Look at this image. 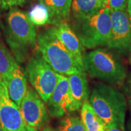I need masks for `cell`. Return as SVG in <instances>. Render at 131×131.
Returning <instances> with one entry per match:
<instances>
[{
	"label": "cell",
	"instance_id": "obj_11",
	"mask_svg": "<svg viewBox=\"0 0 131 131\" xmlns=\"http://www.w3.org/2000/svg\"><path fill=\"white\" fill-rule=\"evenodd\" d=\"M50 29L66 48L71 53L78 64L84 68L83 61V46L69 24L64 21H61L55 24V26Z\"/></svg>",
	"mask_w": 131,
	"mask_h": 131
},
{
	"label": "cell",
	"instance_id": "obj_8",
	"mask_svg": "<svg viewBox=\"0 0 131 131\" xmlns=\"http://www.w3.org/2000/svg\"><path fill=\"white\" fill-rule=\"evenodd\" d=\"M111 34L108 46L118 50L131 46V19L127 8L110 10Z\"/></svg>",
	"mask_w": 131,
	"mask_h": 131
},
{
	"label": "cell",
	"instance_id": "obj_4",
	"mask_svg": "<svg viewBox=\"0 0 131 131\" xmlns=\"http://www.w3.org/2000/svg\"><path fill=\"white\" fill-rule=\"evenodd\" d=\"M85 70L92 78H97L111 85H118L126 78L122 64L112 54L102 49H95L83 55Z\"/></svg>",
	"mask_w": 131,
	"mask_h": 131
},
{
	"label": "cell",
	"instance_id": "obj_12",
	"mask_svg": "<svg viewBox=\"0 0 131 131\" xmlns=\"http://www.w3.org/2000/svg\"><path fill=\"white\" fill-rule=\"evenodd\" d=\"M3 81L7 86L10 97L19 107L21 101L27 92V86L25 75L17 63Z\"/></svg>",
	"mask_w": 131,
	"mask_h": 131
},
{
	"label": "cell",
	"instance_id": "obj_21",
	"mask_svg": "<svg viewBox=\"0 0 131 131\" xmlns=\"http://www.w3.org/2000/svg\"><path fill=\"white\" fill-rule=\"evenodd\" d=\"M26 0H1V7L3 9H7L15 6H21L26 2Z\"/></svg>",
	"mask_w": 131,
	"mask_h": 131
},
{
	"label": "cell",
	"instance_id": "obj_2",
	"mask_svg": "<svg viewBox=\"0 0 131 131\" xmlns=\"http://www.w3.org/2000/svg\"><path fill=\"white\" fill-rule=\"evenodd\" d=\"M72 24V30L83 47L92 49L108 45L112 23L107 7L92 15L73 16Z\"/></svg>",
	"mask_w": 131,
	"mask_h": 131
},
{
	"label": "cell",
	"instance_id": "obj_22",
	"mask_svg": "<svg viewBox=\"0 0 131 131\" xmlns=\"http://www.w3.org/2000/svg\"><path fill=\"white\" fill-rule=\"evenodd\" d=\"M124 91L127 96L129 109L131 111V77L128 80L126 84L124 86Z\"/></svg>",
	"mask_w": 131,
	"mask_h": 131
},
{
	"label": "cell",
	"instance_id": "obj_18",
	"mask_svg": "<svg viewBox=\"0 0 131 131\" xmlns=\"http://www.w3.org/2000/svg\"><path fill=\"white\" fill-rule=\"evenodd\" d=\"M29 18L31 23L36 26H42L50 21V15L48 9L44 5L36 4L29 12Z\"/></svg>",
	"mask_w": 131,
	"mask_h": 131
},
{
	"label": "cell",
	"instance_id": "obj_23",
	"mask_svg": "<svg viewBox=\"0 0 131 131\" xmlns=\"http://www.w3.org/2000/svg\"><path fill=\"white\" fill-rule=\"evenodd\" d=\"M104 131H124V130H121V129L117 128V127L106 125L105 127H104Z\"/></svg>",
	"mask_w": 131,
	"mask_h": 131
},
{
	"label": "cell",
	"instance_id": "obj_27",
	"mask_svg": "<svg viewBox=\"0 0 131 131\" xmlns=\"http://www.w3.org/2000/svg\"><path fill=\"white\" fill-rule=\"evenodd\" d=\"M0 131H4V129H3L2 126H1V124H0Z\"/></svg>",
	"mask_w": 131,
	"mask_h": 131
},
{
	"label": "cell",
	"instance_id": "obj_9",
	"mask_svg": "<svg viewBox=\"0 0 131 131\" xmlns=\"http://www.w3.org/2000/svg\"><path fill=\"white\" fill-rule=\"evenodd\" d=\"M46 103L49 114L54 117H63L66 114L74 111L68 77L58 73L57 86Z\"/></svg>",
	"mask_w": 131,
	"mask_h": 131
},
{
	"label": "cell",
	"instance_id": "obj_26",
	"mask_svg": "<svg viewBox=\"0 0 131 131\" xmlns=\"http://www.w3.org/2000/svg\"><path fill=\"white\" fill-rule=\"evenodd\" d=\"M18 131H30V130H29V129H27V127H24V128L21 129V130H18Z\"/></svg>",
	"mask_w": 131,
	"mask_h": 131
},
{
	"label": "cell",
	"instance_id": "obj_10",
	"mask_svg": "<svg viewBox=\"0 0 131 131\" xmlns=\"http://www.w3.org/2000/svg\"><path fill=\"white\" fill-rule=\"evenodd\" d=\"M0 124L4 131H18L26 127L19 108L10 97L4 82L0 80Z\"/></svg>",
	"mask_w": 131,
	"mask_h": 131
},
{
	"label": "cell",
	"instance_id": "obj_20",
	"mask_svg": "<svg viewBox=\"0 0 131 131\" xmlns=\"http://www.w3.org/2000/svg\"><path fill=\"white\" fill-rule=\"evenodd\" d=\"M106 7L109 10H122L127 8L128 0H105Z\"/></svg>",
	"mask_w": 131,
	"mask_h": 131
},
{
	"label": "cell",
	"instance_id": "obj_17",
	"mask_svg": "<svg viewBox=\"0 0 131 131\" xmlns=\"http://www.w3.org/2000/svg\"><path fill=\"white\" fill-rule=\"evenodd\" d=\"M16 63L8 49L0 43V80L3 81Z\"/></svg>",
	"mask_w": 131,
	"mask_h": 131
},
{
	"label": "cell",
	"instance_id": "obj_13",
	"mask_svg": "<svg viewBox=\"0 0 131 131\" xmlns=\"http://www.w3.org/2000/svg\"><path fill=\"white\" fill-rule=\"evenodd\" d=\"M70 92L73 101V109L77 111L88 101L89 87L87 75L84 72L72 74L68 77Z\"/></svg>",
	"mask_w": 131,
	"mask_h": 131
},
{
	"label": "cell",
	"instance_id": "obj_19",
	"mask_svg": "<svg viewBox=\"0 0 131 131\" xmlns=\"http://www.w3.org/2000/svg\"><path fill=\"white\" fill-rule=\"evenodd\" d=\"M58 131H86V129L80 118L68 116L61 121Z\"/></svg>",
	"mask_w": 131,
	"mask_h": 131
},
{
	"label": "cell",
	"instance_id": "obj_15",
	"mask_svg": "<svg viewBox=\"0 0 131 131\" xmlns=\"http://www.w3.org/2000/svg\"><path fill=\"white\" fill-rule=\"evenodd\" d=\"M105 7V0H72L71 6L73 16L92 15Z\"/></svg>",
	"mask_w": 131,
	"mask_h": 131
},
{
	"label": "cell",
	"instance_id": "obj_30",
	"mask_svg": "<svg viewBox=\"0 0 131 131\" xmlns=\"http://www.w3.org/2000/svg\"><path fill=\"white\" fill-rule=\"evenodd\" d=\"M1 4V0H0V5Z\"/></svg>",
	"mask_w": 131,
	"mask_h": 131
},
{
	"label": "cell",
	"instance_id": "obj_16",
	"mask_svg": "<svg viewBox=\"0 0 131 131\" xmlns=\"http://www.w3.org/2000/svg\"><path fill=\"white\" fill-rule=\"evenodd\" d=\"M81 119L86 131H104L105 123L97 115L88 101L81 107Z\"/></svg>",
	"mask_w": 131,
	"mask_h": 131
},
{
	"label": "cell",
	"instance_id": "obj_1",
	"mask_svg": "<svg viewBox=\"0 0 131 131\" xmlns=\"http://www.w3.org/2000/svg\"><path fill=\"white\" fill-rule=\"evenodd\" d=\"M89 103L106 125L124 131L127 104L121 92L110 85L98 83L92 90Z\"/></svg>",
	"mask_w": 131,
	"mask_h": 131
},
{
	"label": "cell",
	"instance_id": "obj_28",
	"mask_svg": "<svg viewBox=\"0 0 131 131\" xmlns=\"http://www.w3.org/2000/svg\"><path fill=\"white\" fill-rule=\"evenodd\" d=\"M129 127H130V131H131V123H130V126H129Z\"/></svg>",
	"mask_w": 131,
	"mask_h": 131
},
{
	"label": "cell",
	"instance_id": "obj_7",
	"mask_svg": "<svg viewBox=\"0 0 131 131\" xmlns=\"http://www.w3.org/2000/svg\"><path fill=\"white\" fill-rule=\"evenodd\" d=\"M41 100L35 90L29 88L19 106L26 127L30 131H37L47 119V109Z\"/></svg>",
	"mask_w": 131,
	"mask_h": 131
},
{
	"label": "cell",
	"instance_id": "obj_3",
	"mask_svg": "<svg viewBox=\"0 0 131 131\" xmlns=\"http://www.w3.org/2000/svg\"><path fill=\"white\" fill-rule=\"evenodd\" d=\"M37 41L42 57L57 73L69 76L85 71L51 29L39 34Z\"/></svg>",
	"mask_w": 131,
	"mask_h": 131
},
{
	"label": "cell",
	"instance_id": "obj_6",
	"mask_svg": "<svg viewBox=\"0 0 131 131\" xmlns=\"http://www.w3.org/2000/svg\"><path fill=\"white\" fill-rule=\"evenodd\" d=\"M26 74L34 90L46 103L58 83V73L46 63L39 50L29 60Z\"/></svg>",
	"mask_w": 131,
	"mask_h": 131
},
{
	"label": "cell",
	"instance_id": "obj_24",
	"mask_svg": "<svg viewBox=\"0 0 131 131\" xmlns=\"http://www.w3.org/2000/svg\"><path fill=\"white\" fill-rule=\"evenodd\" d=\"M127 10L128 12L129 17L131 19V0H128L127 4Z\"/></svg>",
	"mask_w": 131,
	"mask_h": 131
},
{
	"label": "cell",
	"instance_id": "obj_29",
	"mask_svg": "<svg viewBox=\"0 0 131 131\" xmlns=\"http://www.w3.org/2000/svg\"><path fill=\"white\" fill-rule=\"evenodd\" d=\"M130 64H131V54H130Z\"/></svg>",
	"mask_w": 131,
	"mask_h": 131
},
{
	"label": "cell",
	"instance_id": "obj_14",
	"mask_svg": "<svg viewBox=\"0 0 131 131\" xmlns=\"http://www.w3.org/2000/svg\"><path fill=\"white\" fill-rule=\"evenodd\" d=\"M48 9L50 21L56 24L69 16L72 0H38Z\"/></svg>",
	"mask_w": 131,
	"mask_h": 131
},
{
	"label": "cell",
	"instance_id": "obj_25",
	"mask_svg": "<svg viewBox=\"0 0 131 131\" xmlns=\"http://www.w3.org/2000/svg\"><path fill=\"white\" fill-rule=\"evenodd\" d=\"M42 131H53V130H52V129L49 128V127H46V128L44 129L43 130H42Z\"/></svg>",
	"mask_w": 131,
	"mask_h": 131
},
{
	"label": "cell",
	"instance_id": "obj_5",
	"mask_svg": "<svg viewBox=\"0 0 131 131\" xmlns=\"http://www.w3.org/2000/svg\"><path fill=\"white\" fill-rule=\"evenodd\" d=\"M7 40L18 61L24 60L27 47L33 46L37 41V33L29 16L17 9L10 10L7 16Z\"/></svg>",
	"mask_w": 131,
	"mask_h": 131
}]
</instances>
